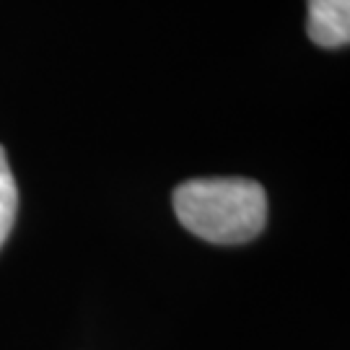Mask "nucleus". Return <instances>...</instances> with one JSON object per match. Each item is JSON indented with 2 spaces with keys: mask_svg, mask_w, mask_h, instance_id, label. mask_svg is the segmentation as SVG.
<instances>
[{
  "mask_svg": "<svg viewBox=\"0 0 350 350\" xmlns=\"http://www.w3.org/2000/svg\"><path fill=\"white\" fill-rule=\"evenodd\" d=\"M174 213L195 237L213 244H244L267 221L262 185L241 176L189 179L174 189Z\"/></svg>",
  "mask_w": 350,
  "mask_h": 350,
  "instance_id": "obj_1",
  "label": "nucleus"
},
{
  "mask_svg": "<svg viewBox=\"0 0 350 350\" xmlns=\"http://www.w3.org/2000/svg\"><path fill=\"white\" fill-rule=\"evenodd\" d=\"M309 39L319 47H345L350 42V0H306Z\"/></svg>",
  "mask_w": 350,
  "mask_h": 350,
  "instance_id": "obj_2",
  "label": "nucleus"
},
{
  "mask_svg": "<svg viewBox=\"0 0 350 350\" xmlns=\"http://www.w3.org/2000/svg\"><path fill=\"white\" fill-rule=\"evenodd\" d=\"M16 211H18V189H16V179L8 166V156L0 146V247L11 234Z\"/></svg>",
  "mask_w": 350,
  "mask_h": 350,
  "instance_id": "obj_3",
  "label": "nucleus"
}]
</instances>
